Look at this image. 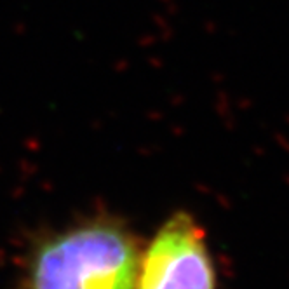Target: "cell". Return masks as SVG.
<instances>
[{
  "label": "cell",
  "instance_id": "cell-1",
  "mask_svg": "<svg viewBox=\"0 0 289 289\" xmlns=\"http://www.w3.org/2000/svg\"><path fill=\"white\" fill-rule=\"evenodd\" d=\"M140 246L122 219L85 218L34 246L25 289H136Z\"/></svg>",
  "mask_w": 289,
  "mask_h": 289
},
{
  "label": "cell",
  "instance_id": "cell-2",
  "mask_svg": "<svg viewBox=\"0 0 289 289\" xmlns=\"http://www.w3.org/2000/svg\"><path fill=\"white\" fill-rule=\"evenodd\" d=\"M140 258L136 289H216L204 230L185 211L162 223Z\"/></svg>",
  "mask_w": 289,
  "mask_h": 289
}]
</instances>
